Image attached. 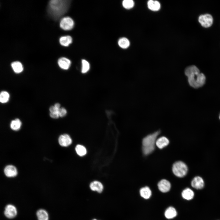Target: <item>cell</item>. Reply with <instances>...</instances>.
Wrapping results in <instances>:
<instances>
[{"mask_svg": "<svg viewBox=\"0 0 220 220\" xmlns=\"http://www.w3.org/2000/svg\"><path fill=\"white\" fill-rule=\"evenodd\" d=\"M164 215L166 218H167L172 219L176 216L177 212L174 207H170L167 209L165 212Z\"/></svg>", "mask_w": 220, "mask_h": 220, "instance_id": "e0dca14e", "label": "cell"}, {"mask_svg": "<svg viewBox=\"0 0 220 220\" xmlns=\"http://www.w3.org/2000/svg\"><path fill=\"white\" fill-rule=\"evenodd\" d=\"M118 43L120 47L124 49L127 48L130 45L129 41L125 37L120 38L118 41Z\"/></svg>", "mask_w": 220, "mask_h": 220, "instance_id": "603a6c76", "label": "cell"}, {"mask_svg": "<svg viewBox=\"0 0 220 220\" xmlns=\"http://www.w3.org/2000/svg\"><path fill=\"white\" fill-rule=\"evenodd\" d=\"M50 117L53 119H57L59 117L58 112L50 113Z\"/></svg>", "mask_w": 220, "mask_h": 220, "instance_id": "f546056e", "label": "cell"}, {"mask_svg": "<svg viewBox=\"0 0 220 220\" xmlns=\"http://www.w3.org/2000/svg\"><path fill=\"white\" fill-rule=\"evenodd\" d=\"M159 131H157L149 135L144 138L142 140V151L145 155H148L153 151L155 149L154 145L156 141V138L159 134Z\"/></svg>", "mask_w": 220, "mask_h": 220, "instance_id": "3957f363", "label": "cell"}, {"mask_svg": "<svg viewBox=\"0 0 220 220\" xmlns=\"http://www.w3.org/2000/svg\"><path fill=\"white\" fill-rule=\"evenodd\" d=\"M4 172L5 175L9 177H15L17 173L16 168L12 165L7 166L4 169Z\"/></svg>", "mask_w": 220, "mask_h": 220, "instance_id": "8fae6325", "label": "cell"}, {"mask_svg": "<svg viewBox=\"0 0 220 220\" xmlns=\"http://www.w3.org/2000/svg\"><path fill=\"white\" fill-rule=\"evenodd\" d=\"M58 109H59L56 108L54 106H52L49 108V111L50 113H58Z\"/></svg>", "mask_w": 220, "mask_h": 220, "instance_id": "f1b7e54d", "label": "cell"}, {"mask_svg": "<svg viewBox=\"0 0 220 220\" xmlns=\"http://www.w3.org/2000/svg\"><path fill=\"white\" fill-rule=\"evenodd\" d=\"M10 97L9 93L6 91H2L0 94V101L1 103H5L8 102Z\"/></svg>", "mask_w": 220, "mask_h": 220, "instance_id": "cb8c5ba5", "label": "cell"}, {"mask_svg": "<svg viewBox=\"0 0 220 220\" xmlns=\"http://www.w3.org/2000/svg\"><path fill=\"white\" fill-rule=\"evenodd\" d=\"M182 196L183 198L189 200H191L193 198L194 193L191 189L189 188H187L182 191Z\"/></svg>", "mask_w": 220, "mask_h": 220, "instance_id": "5bb4252c", "label": "cell"}, {"mask_svg": "<svg viewBox=\"0 0 220 220\" xmlns=\"http://www.w3.org/2000/svg\"><path fill=\"white\" fill-rule=\"evenodd\" d=\"M59 117H63L65 116L67 113L66 109L64 107H61L58 110Z\"/></svg>", "mask_w": 220, "mask_h": 220, "instance_id": "83f0119b", "label": "cell"}, {"mask_svg": "<svg viewBox=\"0 0 220 220\" xmlns=\"http://www.w3.org/2000/svg\"><path fill=\"white\" fill-rule=\"evenodd\" d=\"M70 0H52L49 2L48 10L50 16L57 20L68 10Z\"/></svg>", "mask_w": 220, "mask_h": 220, "instance_id": "7a4b0ae2", "label": "cell"}, {"mask_svg": "<svg viewBox=\"0 0 220 220\" xmlns=\"http://www.w3.org/2000/svg\"><path fill=\"white\" fill-rule=\"evenodd\" d=\"M38 220H48V215L46 211L40 209L38 210L36 213Z\"/></svg>", "mask_w": 220, "mask_h": 220, "instance_id": "44dd1931", "label": "cell"}, {"mask_svg": "<svg viewBox=\"0 0 220 220\" xmlns=\"http://www.w3.org/2000/svg\"><path fill=\"white\" fill-rule=\"evenodd\" d=\"M4 213L5 216L9 218H14L17 214L16 209L12 205H7L5 208Z\"/></svg>", "mask_w": 220, "mask_h": 220, "instance_id": "52a82bcc", "label": "cell"}, {"mask_svg": "<svg viewBox=\"0 0 220 220\" xmlns=\"http://www.w3.org/2000/svg\"><path fill=\"white\" fill-rule=\"evenodd\" d=\"M21 124V122L20 120L17 118L11 121L10 123V127L12 130L17 131L20 129Z\"/></svg>", "mask_w": 220, "mask_h": 220, "instance_id": "7402d4cb", "label": "cell"}, {"mask_svg": "<svg viewBox=\"0 0 220 220\" xmlns=\"http://www.w3.org/2000/svg\"><path fill=\"white\" fill-rule=\"evenodd\" d=\"M58 141L59 144L63 147H67L70 145L72 142L70 136L67 134H64L60 136Z\"/></svg>", "mask_w": 220, "mask_h": 220, "instance_id": "9c48e42d", "label": "cell"}, {"mask_svg": "<svg viewBox=\"0 0 220 220\" xmlns=\"http://www.w3.org/2000/svg\"><path fill=\"white\" fill-rule=\"evenodd\" d=\"M123 7L127 9L132 8L134 6V2L132 0H124L122 2Z\"/></svg>", "mask_w": 220, "mask_h": 220, "instance_id": "4316f807", "label": "cell"}, {"mask_svg": "<svg viewBox=\"0 0 220 220\" xmlns=\"http://www.w3.org/2000/svg\"><path fill=\"white\" fill-rule=\"evenodd\" d=\"M185 72L188 77L189 84L193 87L198 88L205 83V76L203 73L200 72L199 70L196 66L191 65L187 67Z\"/></svg>", "mask_w": 220, "mask_h": 220, "instance_id": "6da1fadb", "label": "cell"}, {"mask_svg": "<svg viewBox=\"0 0 220 220\" xmlns=\"http://www.w3.org/2000/svg\"><path fill=\"white\" fill-rule=\"evenodd\" d=\"M58 64L61 68L66 70L68 69L70 66L71 61L66 58L62 57L58 59Z\"/></svg>", "mask_w": 220, "mask_h": 220, "instance_id": "7c38bea8", "label": "cell"}, {"mask_svg": "<svg viewBox=\"0 0 220 220\" xmlns=\"http://www.w3.org/2000/svg\"><path fill=\"white\" fill-rule=\"evenodd\" d=\"M11 66L14 72L16 73H20L23 70L22 64L18 61L13 62L11 64Z\"/></svg>", "mask_w": 220, "mask_h": 220, "instance_id": "d6986e66", "label": "cell"}, {"mask_svg": "<svg viewBox=\"0 0 220 220\" xmlns=\"http://www.w3.org/2000/svg\"><path fill=\"white\" fill-rule=\"evenodd\" d=\"M93 220H97V219H93Z\"/></svg>", "mask_w": 220, "mask_h": 220, "instance_id": "1f68e13d", "label": "cell"}, {"mask_svg": "<svg viewBox=\"0 0 220 220\" xmlns=\"http://www.w3.org/2000/svg\"><path fill=\"white\" fill-rule=\"evenodd\" d=\"M159 190L163 193H166L169 191L171 187L170 183L166 179L161 180L158 183Z\"/></svg>", "mask_w": 220, "mask_h": 220, "instance_id": "30bf717a", "label": "cell"}, {"mask_svg": "<svg viewBox=\"0 0 220 220\" xmlns=\"http://www.w3.org/2000/svg\"><path fill=\"white\" fill-rule=\"evenodd\" d=\"M90 187L92 190L96 191L99 193H102L103 189V186L102 184L100 182L96 181L91 182Z\"/></svg>", "mask_w": 220, "mask_h": 220, "instance_id": "4fadbf2b", "label": "cell"}, {"mask_svg": "<svg viewBox=\"0 0 220 220\" xmlns=\"http://www.w3.org/2000/svg\"><path fill=\"white\" fill-rule=\"evenodd\" d=\"M172 170L175 176L182 178L186 174L188 168L187 165L181 161H178L173 164Z\"/></svg>", "mask_w": 220, "mask_h": 220, "instance_id": "277c9868", "label": "cell"}, {"mask_svg": "<svg viewBox=\"0 0 220 220\" xmlns=\"http://www.w3.org/2000/svg\"><path fill=\"white\" fill-rule=\"evenodd\" d=\"M198 20L202 26L208 28L212 25L213 18L210 14H206L200 15L199 17Z\"/></svg>", "mask_w": 220, "mask_h": 220, "instance_id": "5b68a950", "label": "cell"}, {"mask_svg": "<svg viewBox=\"0 0 220 220\" xmlns=\"http://www.w3.org/2000/svg\"><path fill=\"white\" fill-rule=\"evenodd\" d=\"M219 119H220V116H219Z\"/></svg>", "mask_w": 220, "mask_h": 220, "instance_id": "d6a6232c", "label": "cell"}, {"mask_svg": "<svg viewBox=\"0 0 220 220\" xmlns=\"http://www.w3.org/2000/svg\"><path fill=\"white\" fill-rule=\"evenodd\" d=\"M140 193L141 196L146 199L149 198L152 194L151 191L148 186L141 188L140 190Z\"/></svg>", "mask_w": 220, "mask_h": 220, "instance_id": "ac0fdd59", "label": "cell"}, {"mask_svg": "<svg viewBox=\"0 0 220 220\" xmlns=\"http://www.w3.org/2000/svg\"><path fill=\"white\" fill-rule=\"evenodd\" d=\"M59 42L62 46H68L72 43V38L71 36L69 35L62 36L60 38Z\"/></svg>", "mask_w": 220, "mask_h": 220, "instance_id": "ffe728a7", "label": "cell"}, {"mask_svg": "<svg viewBox=\"0 0 220 220\" xmlns=\"http://www.w3.org/2000/svg\"><path fill=\"white\" fill-rule=\"evenodd\" d=\"M77 153L80 156H83L85 155L86 153V148L83 145H76L75 148Z\"/></svg>", "mask_w": 220, "mask_h": 220, "instance_id": "d4e9b609", "label": "cell"}, {"mask_svg": "<svg viewBox=\"0 0 220 220\" xmlns=\"http://www.w3.org/2000/svg\"><path fill=\"white\" fill-rule=\"evenodd\" d=\"M191 185L193 188L197 189H200L203 188L204 186V181L201 177L196 176L192 180Z\"/></svg>", "mask_w": 220, "mask_h": 220, "instance_id": "ba28073f", "label": "cell"}, {"mask_svg": "<svg viewBox=\"0 0 220 220\" xmlns=\"http://www.w3.org/2000/svg\"><path fill=\"white\" fill-rule=\"evenodd\" d=\"M73 20L68 16L62 18L61 20L60 25V27L65 30H69L73 28L74 26Z\"/></svg>", "mask_w": 220, "mask_h": 220, "instance_id": "8992f818", "label": "cell"}, {"mask_svg": "<svg viewBox=\"0 0 220 220\" xmlns=\"http://www.w3.org/2000/svg\"><path fill=\"white\" fill-rule=\"evenodd\" d=\"M82 68L81 72L82 73H86L89 70L90 65L89 63L85 60L83 59L82 61Z\"/></svg>", "mask_w": 220, "mask_h": 220, "instance_id": "484cf974", "label": "cell"}, {"mask_svg": "<svg viewBox=\"0 0 220 220\" xmlns=\"http://www.w3.org/2000/svg\"><path fill=\"white\" fill-rule=\"evenodd\" d=\"M169 143L168 139L165 137H162L156 140V145L158 148L162 149L167 146Z\"/></svg>", "mask_w": 220, "mask_h": 220, "instance_id": "2e32d148", "label": "cell"}, {"mask_svg": "<svg viewBox=\"0 0 220 220\" xmlns=\"http://www.w3.org/2000/svg\"><path fill=\"white\" fill-rule=\"evenodd\" d=\"M147 6L149 9L154 11L159 10L160 8V4L157 1L149 0L147 2Z\"/></svg>", "mask_w": 220, "mask_h": 220, "instance_id": "9a60e30c", "label": "cell"}, {"mask_svg": "<svg viewBox=\"0 0 220 220\" xmlns=\"http://www.w3.org/2000/svg\"><path fill=\"white\" fill-rule=\"evenodd\" d=\"M54 106L57 108L59 109L60 108V104L59 103H56L55 104Z\"/></svg>", "mask_w": 220, "mask_h": 220, "instance_id": "4dcf8cb0", "label": "cell"}]
</instances>
